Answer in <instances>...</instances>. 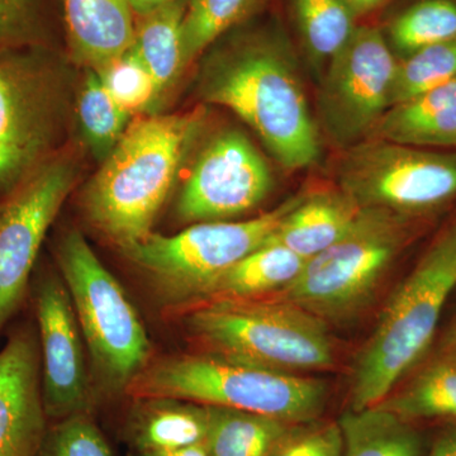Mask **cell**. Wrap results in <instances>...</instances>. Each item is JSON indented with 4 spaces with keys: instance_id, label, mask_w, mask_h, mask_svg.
Masks as SVG:
<instances>
[{
    "instance_id": "obj_1",
    "label": "cell",
    "mask_w": 456,
    "mask_h": 456,
    "mask_svg": "<svg viewBox=\"0 0 456 456\" xmlns=\"http://www.w3.org/2000/svg\"><path fill=\"white\" fill-rule=\"evenodd\" d=\"M200 93L204 101L228 108L248 123L287 169L316 163L318 127L293 57L277 36H251L216 56Z\"/></svg>"
},
{
    "instance_id": "obj_2",
    "label": "cell",
    "mask_w": 456,
    "mask_h": 456,
    "mask_svg": "<svg viewBox=\"0 0 456 456\" xmlns=\"http://www.w3.org/2000/svg\"><path fill=\"white\" fill-rule=\"evenodd\" d=\"M202 121L194 112L132 122L84 191L90 226L121 250L152 233Z\"/></svg>"
},
{
    "instance_id": "obj_3",
    "label": "cell",
    "mask_w": 456,
    "mask_h": 456,
    "mask_svg": "<svg viewBox=\"0 0 456 456\" xmlns=\"http://www.w3.org/2000/svg\"><path fill=\"white\" fill-rule=\"evenodd\" d=\"M455 289L456 215L398 285L360 350L351 374V410L377 406L395 392L431 346Z\"/></svg>"
},
{
    "instance_id": "obj_4",
    "label": "cell",
    "mask_w": 456,
    "mask_h": 456,
    "mask_svg": "<svg viewBox=\"0 0 456 456\" xmlns=\"http://www.w3.org/2000/svg\"><path fill=\"white\" fill-rule=\"evenodd\" d=\"M136 399L173 398L307 425L323 412L327 386L298 373L216 355L169 356L147 364L126 389Z\"/></svg>"
},
{
    "instance_id": "obj_5",
    "label": "cell",
    "mask_w": 456,
    "mask_h": 456,
    "mask_svg": "<svg viewBox=\"0 0 456 456\" xmlns=\"http://www.w3.org/2000/svg\"><path fill=\"white\" fill-rule=\"evenodd\" d=\"M191 307L185 325L208 353L289 373L334 367L326 321L293 303L265 297Z\"/></svg>"
},
{
    "instance_id": "obj_6",
    "label": "cell",
    "mask_w": 456,
    "mask_h": 456,
    "mask_svg": "<svg viewBox=\"0 0 456 456\" xmlns=\"http://www.w3.org/2000/svg\"><path fill=\"white\" fill-rule=\"evenodd\" d=\"M56 255L99 387L108 395L126 392L151 353L134 303L82 233L66 232Z\"/></svg>"
},
{
    "instance_id": "obj_7",
    "label": "cell",
    "mask_w": 456,
    "mask_h": 456,
    "mask_svg": "<svg viewBox=\"0 0 456 456\" xmlns=\"http://www.w3.org/2000/svg\"><path fill=\"white\" fill-rule=\"evenodd\" d=\"M416 222L388 209H360L350 230L308 259L299 277L273 297L325 321L354 316L406 248Z\"/></svg>"
},
{
    "instance_id": "obj_8",
    "label": "cell",
    "mask_w": 456,
    "mask_h": 456,
    "mask_svg": "<svg viewBox=\"0 0 456 456\" xmlns=\"http://www.w3.org/2000/svg\"><path fill=\"white\" fill-rule=\"evenodd\" d=\"M305 197L289 198L250 220L200 222L174 236L150 233L122 253L149 275L165 298L194 305L216 279L265 244Z\"/></svg>"
},
{
    "instance_id": "obj_9",
    "label": "cell",
    "mask_w": 456,
    "mask_h": 456,
    "mask_svg": "<svg viewBox=\"0 0 456 456\" xmlns=\"http://www.w3.org/2000/svg\"><path fill=\"white\" fill-rule=\"evenodd\" d=\"M64 101L47 47L0 51V197L55 155Z\"/></svg>"
},
{
    "instance_id": "obj_10",
    "label": "cell",
    "mask_w": 456,
    "mask_h": 456,
    "mask_svg": "<svg viewBox=\"0 0 456 456\" xmlns=\"http://www.w3.org/2000/svg\"><path fill=\"white\" fill-rule=\"evenodd\" d=\"M340 189L362 208L421 220L456 200V150L421 149L368 139L350 146Z\"/></svg>"
},
{
    "instance_id": "obj_11",
    "label": "cell",
    "mask_w": 456,
    "mask_h": 456,
    "mask_svg": "<svg viewBox=\"0 0 456 456\" xmlns=\"http://www.w3.org/2000/svg\"><path fill=\"white\" fill-rule=\"evenodd\" d=\"M77 175L73 161L55 154L0 200V331L22 305L45 237Z\"/></svg>"
},
{
    "instance_id": "obj_12",
    "label": "cell",
    "mask_w": 456,
    "mask_h": 456,
    "mask_svg": "<svg viewBox=\"0 0 456 456\" xmlns=\"http://www.w3.org/2000/svg\"><path fill=\"white\" fill-rule=\"evenodd\" d=\"M399 60L375 27H358L329 61L320 92V113L336 143L354 146L370 139L391 104Z\"/></svg>"
},
{
    "instance_id": "obj_13",
    "label": "cell",
    "mask_w": 456,
    "mask_h": 456,
    "mask_svg": "<svg viewBox=\"0 0 456 456\" xmlns=\"http://www.w3.org/2000/svg\"><path fill=\"white\" fill-rule=\"evenodd\" d=\"M272 187L269 165L251 141L237 130L218 132L198 154L176 216L187 224L236 217L256 208Z\"/></svg>"
},
{
    "instance_id": "obj_14",
    "label": "cell",
    "mask_w": 456,
    "mask_h": 456,
    "mask_svg": "<svg viewBox=\"0 0 456 456\" xmlns=\"http://www.w3.org/2000/svg\"><path fill=\"white\" fill-rule=\"evenodd\" d=\"M40 329L42 398L46 415H89L93 388L84 356L82 331L62 279L44 275L35 287Z\"/></svg>"
},
{
    "instance_id": "obj_15",
    "label": "cell",
    "mask_w": 456,
    "mask_h": 456,
    "mask_svg": "<svg viewBox=\"0 0 456 456\" xmlns=\"http://www.w3.org/2000/svg\"><path fill=\"white\" fill-rule=\"evenodd\" d=\"M46 416L40 345L22 329L0 350V456H40Z\"/></svg>"
},
{
    "instance_id": "obj_16",
    "label": "cell",
    "mask_w": 456,
    "mask_h": 456,
    "mask_svg": "<svg viewBox=\"0 0 456 456\" xmlns=\"http://www.w3.org/2000/svg\"><path fill=\"white\" fill-rule=\"evenodd\" d=\"M71 51L98 71L131 49L134 12L127 0H62Z\"/></svg>"
},
{
    "instance_id": "obj_17",
    "label": "cell",
    "mask_w": 456,
    "mask_h": 456,
    "mask_svg": "<svg viewBox=\"0 0 456 456\" xmlns=\"http://www.w3.org/2000/svg\"><path fill=\"white\" fill-rule=\"evenodd\" d=\"M370 139L456 150V79L388 108Z\"/></svg>"
},
{
    "instance_id": "obj_18",
    "label": "cell",
    "mask_w": 456,
    "mask_h": 456,
    "mask_svg": "<svg viewBox=\"0 0 456 456\" xmlns=\"http://www.w3.org/2000/svg\"><path fill=\"white\" fill-rule=\"evenodd\" d=\"M362 207L341 189L305 194L266 242L290 248L305 259L338 242L353 226Z\"/></svg>"
},
{
    "instance_id": "obj_19",
    "label": "cell",
    "mask_w": 456,
    "mask_h": 456,
    "mask_svg": "<svg viewBox=\"0 0 456 456\" xmlns=\"http://www.w3.org/2000/svg\"><path fill=\"white\" fill-rule=\"evenodd\" d=\"M307 260L283 245L265 242L216 279L193 305L278 294L299 277Z\"/></svg>"
},
{
    "instance_id": "obj_20",
    "label": "cell",
    "mask_w": 456,
    "mask_h": 456,
    "mask_svg": "<svg viewBox=\"0 0 456 456\" xmlns=\"http://www.w3.org/2000/svg\"><path fill=\"white\" fill-rule=\"evenodd\" d=\"M130 421L131 439L141 454L203 444L208 406L173 398L137 399Z\"/></svg>"
},
{
    "instance_id": "obj_21",
    "label": "cell",
    "mask_w": 456,
    "mask_h": 456,
    "mask_svg": "<svg viewBox=\"0 0 456 456\" xmlns=\"http://www.w3.org/2000/svg\"><path fill=\"white\" fill-rule=\"evenodd\" d=\"M208 411L203 443L208 456H269L298 426L233 408L208 406Z\"/></svg>"
},
{
    "instance_id": "obj_22",
    "label": "cell",
    "mask_w": 456,
    "mask_h": 456,
    "mask_svg": "<svg viewBox=\"0 0 456 456\" xmlns=\"http://www.w3.org/2000/svg\"><path fill=\"white\" fill-rule=\"evenodd\" d=\"M188 0H174L140 18L132 50L154 79L159 95L173 86L185 69L182 25Z\"/></svg>"
},
{
    "instance_id": "obj_23",
    "label": "cell",
    "mask_w": 456,
    "mask_h": 456,
    "mask_svg": "<svg viewBox=\"0 0 456 456\" xmlns=\"http://www.w3.org/2000/svg\"><path fill=\"white\" fill-rule=\"evenodd\" d=\"M342 456H421L422 444L410 422L380 406L342 415Z\"/></svg>"
},
{
    "instance_id": "obj_24",
    "label": "cell",
    "mask_w": 456,
    "mask_h": 456,
    "mask_svg": "<svg viewBox=\"0 0 456 456\" xmlns=\"http://www.w3.org/2000/svg\"><path fill=\"white\" fill-rule=\"evenodd\" d=\"M378 406L408 422L430 419L456 421V362L443 356Z\"/></svg>"
},
{
    "instance_id": "obj_25",
    "label": "cell",
    "mask_w": 456,
    "mask_h": 456,
    "mask_svg": "<svg viewBox=\"0 0 456 456\" xmlns=\"http://www.w3.org/2000/svg\"><path fill=\"white\" fill-rule=\"evenodd\" d=\"M77 114L84 139L101 161L113 151L130 126V113L117 103L94 70L84 79Z\"/></svg>"
},
{
    "instance_id": "obj_26",
    "label": "cell",
    "mask_w": 456,
    "mask_h": 456,
    "mask_svg": "<svg viewBox=\"0 0 456 456\" xmlns=\"http://www.w3.org/2000/svg\"><path fill=\"white\" fill-rule=\"evenodd\" d=\"M264 0H188L182 25L185 68L220 36L244 22Z\"/></svg>"
},
{
    "instance_id": "obj_27",
    "label": "cell",
    "mask_w": 456,
    "mask_h": 456,
    "mask_svg": "<svg viewBox=\"0 0 456 456\" xmlns=\"http://www.w3.org/2000/svg\"><path fill=\"white\" fill-rule=\"evenodd\" d=\"M303 40L317 60L332 59L349 42L355 16L345 0H293Z\"/></svg>"
},
{
    "instance_id": "obj_28",
    "label": "cell",
    "mask_w": 456,
    "mask_h": 456,
    "mask_svg": "<svg viewBox=\"0 0 456 456\" xmlns=\"http://www.w3.org/2000/svg\"><path fill=\"white\" fill-rule=\"evenodd\" d=\"M392 45L404 57L456 38V0H421L389 27Z\"/></svg>"
},
{
    "instance_id": "obj_29",
    "label": "cell",
    "mask_w": 456,
    "mask_h": 456,
    "mask_svg": "<svg viewBox=\"0 0 456 456\" xmlns=\"http://www.w3.org/2000/svg\"><path fill=\"white\" fill-rule=\"evenodd\" d=\"M456 79V38L399 60L389 108Z\"/></svg>"
},
{
    "instance_id": "obj_30",
    "label": "cell",
    "mask_w": 456,
    "mask_h": 456,
    "mask_svg": "<svg viewBox=\"0 0 456 456\" xmlns=\"http://www.w3.org/2000/svg\"><path fill=\"white\" fill-rule=\"evenodd\" d=\"M97 73L117 103L130 114L146 110L160 97L154 79L132 47Z\"/></svg>"
},
{
    "instance_id": "obj_31",
    "label": "cell",
    "mask_w": 456,
    "mask_h": 456,
    "mask_svg": "<svg viewBox=\"0 0 456 456\" xmlns=\"http://www.w3.org/2000/svg\"><path fill=\"white\" fill-rule=\"evenodd\" d=\"M45 0H0V51L47 47Z\"/></svg>"
},
{
    "instance_id": "obj_32",
    "label": "cell",
    "mask_w": 456,
    "mask_h": 456,
    "mask_svg": "<svg viewBox=\"0 0 456 456\" xmlns=\"http://www.w3.org/2000/svg\"><path fill=\"white\" fill-rule=\"evenodd\" d=\"M40 456H113L89 415L62 419L47 431Z\"/></svg>"
},
{
    "instance_id": "obj_33",
    "label": "cell",
    "mask_w": 456,
    "mask_h": 456,
    "mask_svg": "<svg viewBox=\"0 0 456 456\" xmlns=\"http://www.w3.org/2000/svg\"><path fill=\"white\" fill-rule=\"evenodd\" d=\"M302 426H297L269 456H342L344 441L338 424Z\"/></svg>"
},
{
    "instance_id": "obj_34",
    "label": "cell",
    "mask_w": 456,
    "mask_h": 456,
    "mask_svg": "<svg viewBox=\"0 0 456 456\" xmlns=\"http://www.w3.org/2000/svg\"><path fill=\"white\" fill-rule=\"evenodd\" d=\"M428 456H456V425L440 435Z\"/></svg>"
},
{
    "instance_id": "obj_35",
    "label": "cell",
    "mask_w": 456,
    "mask_h": 456,
    "mask_svg": "<svg viewBox=\"0 0 456 456\" xmlns=\"http://www.w3.org/2000/svg\"><path fill=\"white\" fill-rule=\"evenodd\" d=\"M134 16L142 18L149 16L152 12L165 7L174 0H127Z\"/></svg>"
},
{
    "instance_id": "obj_36",
    "label": "cell",
    "mask_w": 456,
    "mask_h": 456,
    "mask_svg": "<svg viewBox=\"0 0 456 456\" xmlns=\"http://www.w3.org/2000/svg\"><path fill=\"white\" fill-rule=\"evenodd\" d=\"M142 456H208L203 444L187 446V448L167 450V452H143Z\"/></svg>"
},
{
    "instance_id": "obj_37",
    "label": "cell",
    "mask_w": 456,
    "mask_h": 456,
    "mask_svg": "<svg viewBox=\"0 0 456 456\" xmlns=\"http://www.w3.org/2000/svg\"><path fill=\"white\" fill-rule=\"evenodd\" d=\"M386 0H345L347 5L353 9L354 13L362 14L379 7Z\"/></svg>"
},
{
    "instance_id": "obj_38",
    "label": "cell",
    "mask_w": 456,
    "mask_h": 456,
    "mask_svg": "<svg viewBox=\"0 0 456 456\" xmlns=\"http://www.w3.org/2000/svg\"><path fill=\"white\" fill-rule=\"evenodd\" d=\"M444 356L456 362V342L446 346V354Z\"/></svg>"
},
{
    "instance_id": "obj_39",
    "label": "cell",
    "mask_w": 456,
    "mask_h": 456,
    "mask_svg": "<svg viewBox=\"0 0 456 456\" xmlns=\"http://www.w3.org/2000/svg\"><path fill=\"white\" fill-rule=\"evenodd\" d=\"M454 342H456V322L454 327H452V334L449 336L448 346L449 345L454 344Z\"/></svg>"
}]
</instances>
